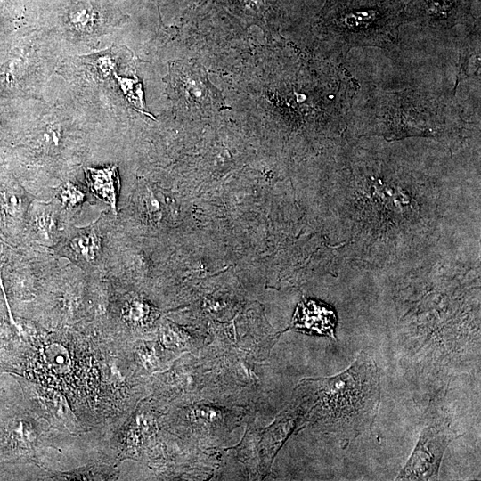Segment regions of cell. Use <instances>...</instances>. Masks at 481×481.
I'll return each instance as SVG.
<instances>
[{
	"label": "cell",
	"mask_w": 481,
	"mask_h": 481,
	"mask_svg": "<svg viewBox=\"0 0 481 481\" xmlns=\"http://www.w3.org/2000/svg\"><path fill=\"white\" fill-rule=\"evenodd\" d=\"M296 407L300 423L332 435L348 444L370 428L380 402L378 366L373 357L360 352L339 374L322 379H304L297 387Z\"/></svg>",
	"instance_id": "cell-1"
},
{
	"label": "cell",
	"mask_w": 481,
	"mask_h": 481,
	"mask_svg": "<svg viewBox=\"0 0 481 481\" xmlns=\"http://www.w3.org/2000/svg\"><path fill=\"white\" fill-rule=\"evenodd\" d=\"M169 95L184 112L209 113L219 110L224 100L201 67L192 62L171 64L167 77Z\"/></svg>",
	"instance_id": "cell-2"
},
{
	"label": "cell",
	"mask_w": 481,
	"mask_h": 481,
	"mask_svg": "<svg viewBox=\"0 0 481 481\" xmlns=\"http://www.w3.org/2000/svg\"><path fill=\"white\" fill-rule=\"evenodd\" d=\"M182 414L184 434L189 441L212 444L238 426L245 412L202 400L185 404Z\"/></svg>",
	"instance_id": "cell-3"
},
{
	"label": "cell",
	"mask_w": 481,
	"mask_h": 481,
	"mask_svg": "<svg viewBox=\"0 0 481 481\" xmlns=\"http://www.w3.org/2000/svg\"><path fill=\"white\" fill-rule=\"evenodd\" d=\"M455 436V434L446 428L436 426L425 428L396 480L436 478L443 455Z\"/></svg>",
	"instance_id": "cell-4"
},
{
	"label": "cell",
	"mask_w": 481,
	"mask_h": 481,
	"mask_svg": "<svg viewBox=\"0 0 481 481\" xmlns=\"http://www.w3.org/2000/svg\"><path fill=\"white\" fill-rule=\"evenodd\" d=\"M336 314L329 306L304 300L297 307L291 327L306 333L334 337Z\"/></svg>",
	"instance_id": "cell-5"
},
{
	"label": "cell",
	"mask_w": 481,
	"mask_h": 481,
	"mask_svg": "<svg viewBox=\"0 0 481 481\" xmlns=\"http://www.w3.org/2000/svg\"><path fill=\"white\" fill-rule=\"evenodd\" d=\"M86 177L92 192L102 200L116 208L117 189L118 175L117 167L112 166L103 169L86 168Z\"/></svg>",
	"instance_id": "cell-6"
},
{
	"label": "cell",
	"mask_w": 481,
	"mask_h": 481,
	"mask_svg": "<svg viewBox=\"0 0 481 481\" xmlns=\"http://www.w3.org/2000/svg\"><path fill=\"white\" fill-rule=\"evenodd\" d=\"M114 76L118 82V85L126 100L132 104V106L138 111L151 116L145 110L143 98V90L139 80L137 78L130 79L127 77H118L117 73H114Z\"/></svg>",
	"instance_id": "cell-7"
},
{
	"label": "cell",
	"mask_w": 481,
	"mask_h": 481,
	"mask_svg": "<svg viewBox=\"0 0 481 481\" xmlns=\"http://www.w3.org/2000/svg\"><path fill=\"white\" fill-rule=\"evenodd\" d=\"M376 12L372 10L355 11L347 13L344 19V24L349 28L364 27L371 24L375 19Z\"/></svg>",
	"instance_id": "cell-8"
}]
</instances>
